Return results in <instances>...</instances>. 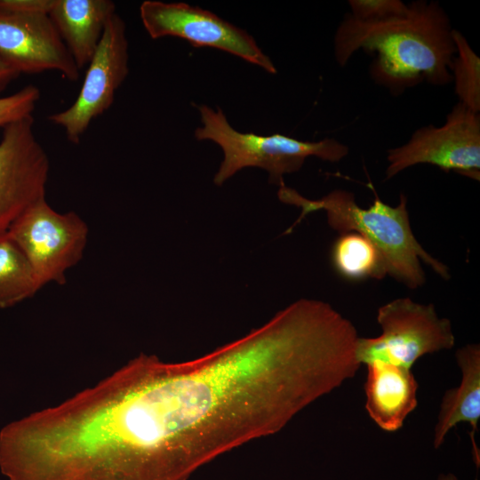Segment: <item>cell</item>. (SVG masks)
I'll return each instance as SVG.
<instances>
[{"label": "cell", "mask_w": 480, "mask_h": 480, "mask_svg": "<svg viewBox=\"0 0 480 480\" xmlns=\"http://www.w3.org/2000/svg\"><path fill=\"white\" fill-rule=\"evenodd\" d=\"M452 32L448 15L434 1H413L403 12L373 22L348 13L334 36V56L343 67L358 50L371 54L372 79L397 96L422 82L452 83Z\"/></svg>", "instance_id": "1"}, {"label": "cell", "mask_w": 480, "mask_h": 480, "mask_svg": "<svg viewBox=\"0 0 480 480\" xmlns=\"http://www.w3.org/2000/svg\"><path fill=\"white\" fill-rule=\"evenodd\" d=\"M374 194L372 204L361 208L354 194L345 189H334L319 199H308L284 183L277 193L281 202L300 209L298 220L286 233L308 213L324 211L332 229L340 234L356 232L373 244L380 256L385 276H392L410 289H417L426 282L422 261L441 278L449 280V268L430 255L414 236L406 196L402 194L399 204L391 206Z\"/></svg>", "instance_id": "2"}, {"label": "cell", "mask_w": 480, "mask_h": 480, "mask_svg": "<svg viewBox=\"0 0 480 480\" xmlns=\"http://www.w3.org/2000/svg\"><path fill=\"white\" fill-rule=\"evenodd\" d=\"M197 108L203 125L196 130V138L212 140L223 151L213 178L218 186L245 167H259L268 172L269 183L280 187L284 175L299 171L308 156L337 163L348 154V147L335 139L305 141L280 133L241 132L231 126L220 108L215 110L202 104Z\"/></svg>", "instance_id": "3"}, {"label": "cell", "mask_w": 480, "mask_h": 480, "mask_svg": "<svg viewBox=\"0 0 480 480\" xmlns=\"http://www.w3.org/2000/svg\"><path fill=\"white\" fill-rule=\"evenodd\" d=\"M377 322L380 336L357 340L361 364L381 362L411 369L424 355L451 349L455 343L450 320L439 317L433 304L398 298L379 308Z\"/></svg>", "instance_id": "4"}, {"label": "cell", "mask_w": 480, "mask_h": 480, "mask_svg": "<svg viewBox=\"0 0 480 480\" xmlns=\"http://www.w3.org/2000/svg\"><path fill=\"white\" fill-rule=\"evenodd\" d=\"M7 233L25 254L41 289L49 283H66V272L83 257L89 230L76 213H59L43 197Z\"/></svg>", "instance_id": "5"}, {"label": "cell", "mask_w": 480, "mask_h": 480, "mask_svg": "<svg viewBox=\"0 0 480 480\" xmlns=\"http://www.w3.org/2000/svg\"><path fill=\"white\" fill-rule=\"evenodd\" d=\"M385 180L419 164H428L448 172L480 180V115L460 102L441 126L416 130L409 140L388 149Z\"/></svg>", "instance_id": "6"}, {"label": "cell", "mask_w": 480, "mask_h": 480, "mask_svg": "<svg viewBox=\"0 0 480 480\" xmlns=\"http://www.w3.org/2000/svg\"><path fill=\"white\" fill-rule=\"evenodd\" d=\"M0 55L20 74L56 70L70 81L79 78L57 28L32 0H0Z\"/></svg>", "instance_id": "7"}, {"label": "cell", "mask_w": 480, "mask_h": 480, "mask_svg": "<svg viewBox=\"0 0 480 480\" xmlns=\"http://www.w3.org/2000/svg\"><path fill=\"white\" fill-rule=\"evenodd\" d=\"M142 24L153 39L176 36L194 47L220 49L255 64L268 73L276 68L245 30L213 12L186 3L146 0L140 7Z\"/></svg>", "instance_id": "8"}, {"label": "cell", "mask_w": 480, "mask_h": 480, "mask_svg": "<svg viewBox=\"0 0 480 480\" xmlns=\"http://www.w3.org/2000/svg\"><path fill=\"white\" fill-rule=\"evenodd\" d=\"M127 74L125 24L115 12L106 22L76 100L68 108L48 119L64 129L68 140L78 143L91 122L112 105L115 92Z\"/></svg>", "instance_id": "9"}, {"label": "cell", "mask_w": 480, "mask_h": 480, "mask_svg": "<svg viewBox=\"0 0 480 480\" xmlns=\"http://www.w3.org/2000/svg\"><path fill=\"white\" fill-rule=\"evenodd\" d=\"M32 116L4 127L0 140V235L45 197L49 159L34 132Z\"/></svg>", "instance_id": "10"}, {"label": "cell", "mask_w": 480, "mask_h": 480, "mask_svg": "<svg viewBox=\"0 0 480 480\" xmlns=\"http://www.w3.org/2000/svg\"><path fill=\"white\" fill-rule=\"evenodd\" d=\"M52 21L78 69L92 60L108 18L116 12L110 0H32Z\"/></svg>", "instance_id": "11"}, {"label": "cell", "mask_w": 480, "mask_h": 480, "mask_svg": "<svg viewBox=\"0 0 480 480\" xmlns=\"http://www.w3.org/2000/svg\"><path fill=\"white\" fill-rule=\"evenodd\" d=\"M366 366V411L381 429L396 431L418 404L414 375L411 369L381 362Z\"/></svg>", "instance_id": "12"}, {"label": "cell", "mask_w": 480, "mask_h": 480, "mask_svg": "<svg viewBox=\"0 0 480 480\" xmlns=\"http://www.w3.org/2000/svg\"><path fill=\"white\" fill-rule=\"evenodd\" d=\"M456 360L462 377L459 387L445 392L440 407L438 420L435 428L434 447L439 448L447 433L460 422H468L473 453L479 465V450L475 434L480 420V347L469 344L456 351Z\"/></svg>", "instance_id": "13"}, {"label": "cell", "mask_w": 480, "mask_h": 480, "mask_svg": "<svg viewBox=\"0 0 480 480\" xmlns=\"http://www.w3.org/2000/svg\"><path fill=\"white\" fill-rule=\"evenodd\" d=\"M40 290L23 252L8 233L0 235V308L32 297Z\"/></svg>", "instance_id": "14"}, {"label": "cell", "mask_w": 480, "mask_h": 480, "mask_svg": "<svg viewBox=\"0 0 480 480\" xmlns=\"http://www.w3.org/2000/svg\"><path fill=\"white\" fill-rule=\"evenodd\" d=\"M332 262L335 270L348 280L382 279L385 273L373 244L356 232H347L334 242Z\"/></svg>", "instance_id": "15"}, {"label": "cell", "mask_w": 480, "mask_h": 480, "mask_svg": "<svg viewBox=\"0 0 480 480\" xmlns=\"http://www.w3.org/2000/svg\"><path fill=\"white\" fill-rule=\"evenodd\" d=\"M455 54L450 71L459 102L469 109L480 112V59L465 36L453 29Z\"/></svg>", "instance_id": "16"}, {"label": "cell", "mask_w": 480, "mask_h": 480, "mask_svg": "<svg viewBox=\"0 0 480 480\" xmlns=\"http://www.w3.org/2000/svg\"><path fill=\"white\" fill-rule=\"evenodd\" d=\"M40 98V90L35 85H28L19 92L0 98V127L32 116Z\"/></svg>", "instance_id": "17"}, {"label": "cell", "mask_w": 480, "mask_h": 480, "mask_svg": "<svg viewBox=\"0 0 480 480\" xmlns=\"http://www.w3.org/2000/svg\"><path fill=\"white\" fill-rule=\"evenodd\" d=\"M348 15L356 20L373 22L403 12L407 4L400 0H349Z\"/></svg>", "instance_id": "18"}, {"label": "cell", "mask_w": 480, "mask_h": 480, "mask_svg": "<svg viewBox=\"0 0 480 480\" xmlns=\"http://www.w3.org/2000/svg\"><path fill=\"white\" fill-rule=\"evenodd\" d=\"M19 75L20 72L0 55V92Z\"/></svg>", "instance_id": "19"}, {"label": "cell", "mask_w": 480, "mask_h": 480, "mask_svg": "<svg viewBox=\"0 0 480 480\" xmlns=\"http://www.w3.org/2000/svg\"><path fill=\"white\" fill-rule=\"evenodd\" d=\"M437 480H458V478L453 474L449 473L440 475Z\"/></svg>", "instance_id": "20"}]
</instances>
